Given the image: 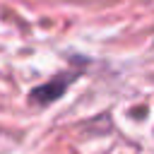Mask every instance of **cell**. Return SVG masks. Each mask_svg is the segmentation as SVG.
Masks as SVG:
<instances>
[{"label": "cell", "mask_w": 154, "mask_h": 154, "mask_svg": "<svg viewBox=\"0 0 154 154\" xmlns=\"http://www.w3.org/2000/svg\"><path fill=\"white\" fill-rule=\"evenodd\" d=\"M72 79H75V75H60V77H53L51 82H46V84H41V87H36L34 91H31V96H29V101L31 103H51V101H55L60 94H65V89L72 84Z\"/></svg>", "instance_id": "1"}]
</instances>
